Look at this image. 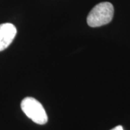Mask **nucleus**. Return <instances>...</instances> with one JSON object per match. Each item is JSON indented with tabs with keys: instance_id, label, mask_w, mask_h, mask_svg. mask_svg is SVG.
Here are the masks:
<instances>
[{
	"instance_id": "nucleus-1",
	"label": "nucleus",
	"mask_w": 130,
	"mask_h": 130,
	"mask_svg": "<svg viewBox=\"0 0 130 130\" xmlns=\"http://www.w3.org/2000/svg\"><path fill=\"white\" fill-rule=\"evenodd\" d=\"M114 9L111 3L105 2L95 5L87 18V23L90 27L96 28L108 24L113 17Z\"/></svg>"
},
{
	"instance_id": "nucleus-2",
	"label": "nucleus",
	"mask_w": 130,
	"mask_h": 130,
	"mask_svg": "<svg viewBox=\"0 0 130 130\" xmlns=\"http://www.w3.org/2000/svg\"><path fill=\"white\" fill-rule=\"evenodd\" d=\"M21 108L25 114L38 124H45L48 116L42 104L32 97H26L21 102Z\"/></svg>"
},
{
	"instance_id": "nucleus-3",
	"label": "nucleus",
	"mask_w": 130,
	"mask_h": 130,
	"mask_svg": "<svg viewBox=\"0 0 130 130\" xmlns=\"http://www.w3.org/2000/svg\"><path fill=\"white\" fill-rule=\"evenodd\" d=\"M17 34V29L13 24L0 25V51L6 49L13 41Z\"/></svg>"
},
{
	"instance_id": "nucleus-4",
	"label": "nucleus",
	"mask_w": 130,
	"mask_h": 130,
	"mask_svg": "<svg viewBox=\"0 0 130 130\" xmlns=\"http://www.w3.org/2000/svg\"><path fill=\"white\" fill-rule=\"evenodd\" d=\"M111 130H124V129H123V126H122L119 125L117 126H116V127H114V128H113V129Z\"/></svg>"
}]
</instances>
